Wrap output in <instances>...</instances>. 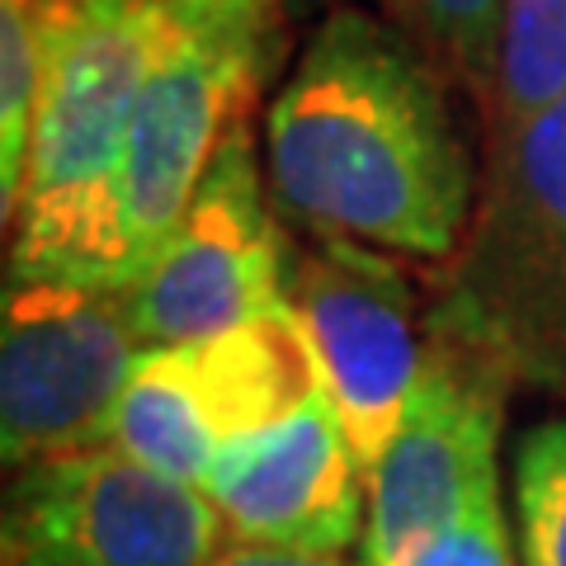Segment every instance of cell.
<instances>
[{
	"label": "cell",
	"mask_w": 566,
	"mask_h": 566,
	"mask_svg": "<svg viewBox=\"0 0 566 566\" xmlns=\"http://www.w3.org/2000/svg\"><path fill=\"white\" fill-rule=\"evenodd\" d=\"M406 566H520V553L510 547L501 491L476 501L463 520L444 528L430 547H420Z\"/></svg>",
	"instance_id": "e0dca14e"
},
{
	"label": "cell",
	"mask_w": 566,
	"mask_h": 566,
	"mask_svg": "<svg viewBox=\"0 0 566 566\" xmlns=\"http://www.w3.org/2000/svg\"><path fill=\"white\" fill-rule=\"evenodd\" d=\"M520 566H566V420H543L515 444Z\"/></svg>",
	"instance_id": "9a60e30c"
},
{
	"label": "cell",
	"mask_w": 566,
	"mask_h": 566,
	"mask_svg": "<svg viewBox=\"0 0 566 566\" xmlns=\"http://www.w3.org/2000/svg\"><path fill=\"white\" fill-rule=\"evenodd\" d=\"M289 245L245 114L222 133L199 189L123 303L147 349L222 335L283 303Z\"/></svg>",
	"instance_id": "52a82bcc"
},
{
	"label": "cell",
	"mask_w": 566,
	"mask_h": 566,
	"mask_svg": "<svg viewBox=\"0 0 566 566\" xmlns=\"http://www.w3.org/2000/svg\"><path fill=\"white\" fill-rule=\"evenodd\" d=\"M283 6L289 0H170L175 24L222 48L264 85L283 57Z\"/></svg>",
	"instance_id": "2e32d148"
},
{
	"label": "cell",
	"mask_w": 566,
	"mask_h": 566,
	"mask_svg": "<svg viewBox=\"0 0 566 566\" xmlns=\"http://www.w3.org/2000/svg\"><path fill=\"white\" fill-rule=\"evenodd\" d=\"M387 14L444 66L476 109H486L501 71V0H359Z\"/></svg>",
	"instance_id": "7c38bea8"
},
{
	"label": "cell",
	"mask_w": 566,
	"mask_h": 566,
	"mask_svg": "<svg viewBox=\"0 0 566 566\" xmlns=\"http://www.w3.org/2000/svg\"><path fill=\"white\" fill-rule=\"evenodd\" d=\"M430 359L397 434L368 472V520L359 557L368 566H406L453 528L476 501L501 491V424L505 382L501 359L430 316Z\"/></svg>",
	"instance_id": "8992f818"
},
{
	"label": "cell",
	"mask_w": 566,
	"mask_h": 566,
	"mask_svg": "<svg viewBox=\"0 0 566 566\" xmlns=\"http://www.w3.org/2000/svg\"><path fill=\"white\" fill-rule=\"evenodd\" d=\"M227 524L203 486L109 444L20 468L6 495V566H208Z\"/></svg>",
	"instance_id": "ba28073f"
},
{
	"label": "cell",
	"mask_w": 566,
	"mask_h": 566,
	"mask_svg": "<svg viewBox=\"0 0 566 566\" xmlns=\"http://www.w3.org/2000/svg\"><path fill=\"white\" fill-rule=\"evenodd\" d=\"M203 495L241 543L297 553H354L364 543L368 486L326 387L293 416L227 444L203 472Z\"/></svg>",
	"instance_id": "8fae6325"
},
{
	"label": "cell",
	"mask_w": 566,
	"mask_h": 566,
	"mask_svg": "<svg viewBox=\"0 0 566 566\" xmlns=\"http://www.w3.org/2000/svg\"><path fill=\"white\" fill-rule=\"evenodd\" d=\"M566 95V0H501V71L482 128Z\"/></svg>",
	"instance_id": "4fadbf2b"
},
{
	"label": "cell",
	"mask_w": 566,
	"mask_h": 566,
	"mask_svg": "<svg viewBox=\"0 0 566 566\" xmlns=\"http://www.w3.org/2000/svg\"><path fill=\"white\" fill-rule=\"evenodd\" d=\"M439 316L510 378L566 397V95L486 128L472 227Z\"/></svg>",
	"instance_id": "3957f363"
},
{
	"label": "cell",
	"mask_w": 566,
	"mask_h": 566,
	"mask_svg": "<svg viewBox=\"0 0 566 566\" xmlns=\"http://www.w3.org/2000/svg\"><path fill=\"white\" fill-rule=\"evenodd\" d=\"M458 85L401 24L331 10L264 114V180L279 218L382 255L458 260L482 161Z\"/></svg>",
	"instance_id": "6da1fadb"
},
{
	"label": "cell",
	"mask_w": 566,
	"mask_h": 566,
	"mask_svg": "<svg viewBox=\"0 0 566 566\" xmlns=\"http://www.w3.org/2000/svg\"><path fill=\"white\" fill-rule=\"evenodd\" d=\"M208 566H368V562L349 557V553H297V547L227 538V547Z\"/></svg>",
	"instance_id": "ac0fdd59"
},
{
	"label": "cell",
	"mask_w": 566,
	"mask_h": 566,
	"mask_svg": "<svg viewBox=\"0 0 566 566\" xmlns=\"http://www.w3.org/2000/svg\"><path fill=\"white\" fill-rule=\"evenodd\" d=\"M255 91L260 85L241 62L185 24H170V39L137 95L109 193V255L118 293L147 270V260L185 218L222 133L251 109Z\"/></svg>",
	"instance_id": "30bf717a"
},
{
	"label": "cell",
	"mask_w": 566,
	"mask_h": 566,
	"mask_svg": "<svg viewBox=\"0 0 566 566\" xmlns=\"http://www.w3.org/2000/svg\"><path fill=\"white\" fill-rule=\"evenodd\" d=\"M118 289L6 274L0 297V449L6 468L85 453L109 424L142 359Z\"/></svg>",
	"instance_id": "5b68a950"
},
{
	"label": "cell",
	"mask_w": 566,
	"mask_h": 566,
	"mask_svg": "<svg viewBox=\"0 0 566 566\" xmlns=\"http://www.w3.org/2000/svg\"><path fill=\"white\" fill-rule=\"evenodd\" d=\"M283 297L307 331L316 374L368 482L430 359L434 322L420 326L411 283L382 251L335 237L289 251Z\"/></svg>",
	"instance_id": "9c48e42d"
},
{
	"label": "cell",
	"mask_w": 566,
	"mask_h": 566,
	"mask_svg": "<svg viewBox=\"0 0 566 566\" xmlns=\"http://www.w3.org/2000/svg\"><path fill=\"white\" fill-rule=\"evenodd\" d=\"M316 387V354L283 297L208 340L142 349L104 444L203 486V472L227 444L293 416Z\"/></svg>",
	"instance_id": "277c9868"
},
{
	"label": "cell",
	"mask_w": 566,
	"mask_h": 566,
	"mask_svg": "<svg viewBox=\"0 0 566 566\" xmlns=\"http://www.w3.org/2000/svg\"><path fill=\"white\" fill-rule=\"evenodd\" d=\"M43 81V0H0V212L20 203Z\"/></svg>",
	"instance_id": "5bb4252c"
},
{
	"label": "cell",
	"mask_w": 566,
	"mask_h": 566,
	"mask_svg": "<svg viewBox=\"0 0 566 566\" xmlns=\"http://www.w3.org/2000/svg\"><path fill=\"white\" fill-rule=\"evenodd\" d=\"M170 24V0H43V81L6 274L114 289L109 193Z\"/></svg>",
	"instance_id": "7a4b0ae2"
}]
</instances>
